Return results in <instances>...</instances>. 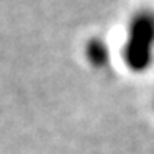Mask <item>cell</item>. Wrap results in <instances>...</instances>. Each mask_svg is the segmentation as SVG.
<instances>
[{
	"label": "cell",
	"instance_id": "1",
	"mask_svg": "<svg viewBox=\"0 0 154 154\" xmlns=\"http://www.w3.org/2000/svg\"><path fill=\"white\" fill-rule=\"evenodd\" d=\"M120 56L133 74H144L154 66V8L134 10L125 25Z\"/></svg>",
	"mask_w": 154,
	"mask_h": 154
},
{
	"label": "cell",
	"instance_id": "2",
	"mask_svg": "<svg viewBox=\"0 0 154 154\" xmlns=\"http://www.w3.org/2000/svg\"><path fill=\"white\" fill-rule=\"evenodd\" d=\"M84 56H85L87 62L92 67L103 69L110 64L112 59V49L107 45L103 38L100 36H94V38L87 39L85 46H84Z\"/></svg>",
	"mask_w": 154,
	"mask_h": 154
},
{
	"label": "cell",
	"instance_id": "3",
	"mask_svg": "<svg viewBox=\"0 0 154 154\" xmlns=\"http://www.w3.org/2000/svg\"><path fill=\"white\" fill-rule=\"evenodd\" d=\"M152 108H154V100H152Z\"/></svg>",
	"mask_w": 154,
	"mask_h": 154
}]
</instances>
